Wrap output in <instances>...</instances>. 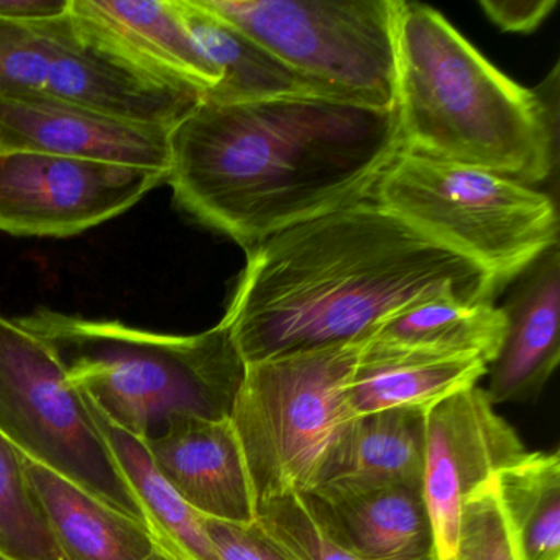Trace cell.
<instances>
[{"mask_svg": "<svg viewBox=\"0 0 560 560\" xmlns=\"http://www.w3.org/2000/svg\"><path fill=\"white\" fill-rule=\"evenodd\" d=\"M503 306L504 336L485 389L491 405L536 399L560 360L559 245L516 280Z\"/></svg>", "mask_w": 560, "mask_h": 560, "instance_id": "5bb4252c", "label": "cell"}, {"mask_svg": "<svg viewBox=\"0 0 560 560\" xmlns=\"http://www.w3.org/2000/svg\"><path fill=\"white\" fill-rule=\"evenodd\" d=\"M0 97H48L175 129L205 96L140 60L71 0L60 18L0 19Z\"/></svg>", "mask_w": 560, "mask_h": 560, "instance_id": "52a82bcc", "label": "cell"}, {"mask_svg": "<svg viewBox=\"0 0 560 560\" xmlns=\"http://www.w3.org/2000/svg\"><path fill=\"white\" fill-rule=\"evenodd\" d=\"M493 480L517 560H560L559 452H526Z\"/></svg>", "mask_w": 560, "mask_h": 560, "instance_id": "7402d4cb", "label": "cell"}, {"mask_svg": "<svg viewBox=\"0 0 560 560\" xmlns=\"http://www.w3.org/2000/svg\"><path fill=\"white\" fill-rule=\"evenodd\" d=\"M258 526L296 560H365L337 546L317 526L300 494L271 498L257 504ZM438 560V559H431Z\"/></svg>", "mask_w": 560, "mask_h": 560, "instance_id": "d4e9b609", "label": "cell"}, {"mask_svg": "<svg viewBox=\"0 0 560 560\" xmlns=\"http://www.w3.org/2000/svg\"><path fill=\"white\" fill-rule=\"evenodd\" d=\"M71 8V0H0V19L34 22L60 18Z\"/></svg>", "mask_w": 560, "mask_h": 560, "instance_id": "f1b7e54d", "label": "cell"}, {"mask_svg": "<svg viewBox=\"0 0 560 560\" xmlns=\"http://www.w3.org/2000/svg\"><path fill=\"white\" fill-rule=\"evenodd\" d=\"M15 320L54 352L90 405L142 441L176 418H229L247 366L222 323L166 336L51 310Z\"/></svg>", "mask_w": 560, "mask_h": 560, "instance_id": "277c9868", "label": "cell"}, {"mask_svg": "<svg viewBox=\"0 0 560 560\" xmlns=\"http://www.w3.org/2000/svg\"><path fill=\"white\" fill-rule=\"evenodd\" d=\"M173 129L48 97H0V152H35L165 173Z\"/></svg>", "mask_w": 560, "mask_h": 560, "instance_id": "7c38bea8", "label": "cell"}, {"mask_svg": "<svg viewBox=\"0 0 560 560\" xmlns=\"http://www.w3.org/2000/svg\"><path fill=\"white\" fill-rule=\"evenodd\" d=\"M452 560H517L493 478L464 501Z\"/></svg>", "mask_w": 560, "mask_h": 560, "instance_id": "484cf974", "label": "cell"}, {"mask_svg": "<svg viewBox=\"0 0 560 560\" xmlns=\"http://www.w3.org/2000/svg\"><path fill=\"white\" fill-rule=\"evenodd\" d=\"M327 97L396 109L399 0H199Z\"/></svg>", "mask_w": 560, "mask_h": 560, "instance_id": "ba28073f", "label": "cell"}, {"mask_svg": "<svg viewBox=\"0 0 560 560\" xmlns=\"http://www.w3.org/2000/svg\"><path fill=\"white\" fill-rule=\"evenodd\" d=\"M372 199L480 267L498 290L559 245V219L550 196L475 166L401 150Z\"/></svg>", "mask_w": 560, "mask_h": 560, "instance_id": "5b68a950", "label": "cell"}, {"mask_svg": "<svg viewBox=\"0 0 560 560\" xmlns=\"http://www.w3.org/2000/svg\"><path fill=\"white\" fill-rule=\"evenodd\" d=\"M205 526L219 560H296L278 546L257 521L232 524L205 517Z\"/></svg>", "mask_w": 560, "mask_h": 560, "instance_id": "4316f807", "label": "cell"}, {"mask_svg": "<svg viewBox=\"0 0 560 560\" xmlns=\"http://www.w3.org/2000/svg\"><path fill=\"white\" fill-rule=\"evenodd\" d=\"M247 254L221 320L245 363L365 342L434 298L483 303L500 293L480 267L373 199L278 232Z\"/></svg>", "mask_w": 560, "mask_h": 560, "instance_id": "7a4b0ae2", "label": "cell"}, {"mask_svg": "<svg viewBox=\"0 0 560 560\" xmlns=\"http://www.w3.org/2000/svg\"><path fill=\"white\" fill-rule=\"evenodd\" d=\"M300 498L329 539L362 559H435L421 488L320 485Z\"/></svg>", "mask_w": 560, "mask_h": 560, "instance_id": "9a60e30c", "label": "cell"}, {"mask_svg": "<svg viewBox=\"0 0 560 560\" xmlns=\"http://www.w3.org/2000/svg\"><path fill=\"white\" fill-rule=\"evenodd\" d=\"M362 343L247 363L232 406L255 501L319 485L355 412L349 383Z\"/></svg>", "mask_w": 560, "mask_h": 560, "instance_id": "8992f818", "label": "cell"}, {"mask_svg": "<svg viewBox=\"0 0 560 560\" xmlns=\"http://www.w3.org/2000/svg\"><path fill=\"white\" fill-rule=\"evenodd\" d=\"M25 475L65 560H147L152 529L24 457Z\"/></svg>", "mask_w": 560, "mask_h": 560, "instance_id": "e0dca14e", "label": "cell"}, {"mask_svg": "<svg viewBox=\"0 0 560 560\" xmlns=\"http://www.w3.org/2000/svg\"><path fill=\"white\" fill-rule=\"evenodd\" d=\"M165 173L35 152H0V232L73 237L124 214Z\"/></svg>", "mask_w": 560, "mask_h": 560, "instance_id": "30bf717a", "label": "cell"}, {"mask_svg": "<svg viewBox=\"0 0 560 560\" xmlns=\"http://www.w3.org/2000/svg\"><path fill=\"white\" fill-rule=\"evenodd\" d=\"M424 447L425 411L386 409L355 416L317 487L421 488Z\"/></svg>", "mask_w": 560, "mask_h": 560, "instance_id": "ac0fdd59", "label": "cell"}, {"mask_svg": "<svg viewBox=\"0 0 560 560\" xmlns=\"http://www.w3.org/2000/svg\"><path fill=\"white\" fill-rule=\"evenodd\" d=\"M155 536L156 546L152 556L147 560H196L195 557L189 556L188 552L182 549L178 544L170 540L168 537L163 536L159 530L152 529Z\"/></svg>", "mask_w": 560, "mask_h": 560, "instance_id": "f546056e", "label": "cell"}, {"mask_svg": "<svg viewBox=\"0 0 560 560\" xmlns=\"http://www.w3.org/2000/svg\"><path fill=\"white\" fill-rule=\"evenodd\" d=\"M176 5L196 44L221 77L205 100L234 104L288 96L327 97L316 84L206 9L199 0H176Z\"/></svg>", "mask_w": 560, "mask_h": 560, "instance_id": "d6986e66", "label": "cell"}, {"mask_svg": "<svg viewBox=\"0 0 560 560\" xmlns=\"http://www.w3.org/2000/svg\"><path fill=\"white\" fill-rule=\"evenodd\" d=\"M526 452L520 435L477 386L425 412L421 491L434 533L435 559H454L464 501Z\"/></svg>", "mask_w": 560, "mask_h": 560, "instance_id": "8fae6325", "label": "cell"}, {"mask_svg": "<svg viewBox=\"0 0 560 560\" xmlns=\"http://www.w3.org/2000/svg\"><path fill=\"white\" fill-rule=\"evenodd\" d=\"M556 0H481L485 15L500 31L533 34L556 9Z\"/></svg>", "mask_w": 560, "mask_h": 560, "instance_id": "83f0119b", "label": "cell"}, {"mask_svg": "<svg viewBox=\"0 0 560 560\" xmlns=\"http://www.w3.org/2000/svg\"><path fill=\"white\" fill-rule=\"evenodd\" d=\"M90 408L127 483L145 510L150 529L159 530L196 560H219L205 516L196 513L163 477L145 441L107 421L93 405Z\"/></svg>", "mask_w": 560, "mask_h": 560, "instance_id": "603a6c76", "label": "cell"}, {"mask_svg": "<svg viewBox=\"0 0 560 560\" xmlns=\"http://www.w3.org/2000/svg\"><path fill=\"white\" fill-rule=\"evenodd\" d=\"M490 366L474 357L418 352L365 340L349 383L355 416L386 409L428 412L439 402L477 386Z\"/></svg>", "mask_w": 560, "mask_h": 560, "instance_id": "2e32d148", "label": "cell"}, {"mask_svg": "<svg viewBox=\"0 0 560 560\" xmlns=\"http://www.w3.org/2000/svg\"><path fill=\"white\" fill-rule=\"evenodd\" d=\"M0 559L65 560L25 475L24 455L0 434Z\"/></svg>", "mask_w": 560, "mask_h": 560, "instance_id": "cb8c5ba5", "label": "cell"}, {"mask_svg": "<svg viewBox=\"0 0 560 560\" xmlns=\"http://www.w3.org/2000/svg\"><path fill=\"white\" fill-rule=\"evenodd\" d=\"M145 444L156 468L196 513L255 523L257 501L231 419L176 418Z\"/></svg>", "mask_w": 560, "mask_h": 560, "instance_id": "4fadbf2b", "label": "cell"}, {"mask_svg": "<svg viewBox=\"0 0 560 560\" xmlns=\"http://www.w3.org/2000/svg\"><path fill=\"white\" fill-rule=\"evenodd\" d=\"M170 143L176 205L245 250L369 201L402 150L398 110L324 96L202 97Z\"/></svg>", "mask_w": 560, "mask_h": 560, "instance_id": "6da1fadb", "label": "cell"}, {"mask_svg": "<svg viewBox=\"0 0 560 560\" xmlns=\"http://www.w3.org/2000/svg\"><path fill=\"white\" fill-rule=\"evenodd\" d=\"M0 560H4V559H0Z\"/></svg>", "mask_w": 560, "mask_h": 560, "instance_id": "4dcf8cb0", "label": "cell"}, {"mask_svg": "<svg viewBox=\"0 0 560 560\" xmlns=\"http://www.w3.org/2000/svg\"><path fill=\"white\" fill-rule=\"evenodd\" d=\"M0 434L28 460L149 526L145 510L83 393L40 339L4 316H0Z\"/></svg>", "mask_w": 560, "mask_h": 560, "instance_id": "9c48e42d", "label": "cell"}, {"mask_svg": "<svg viewBox=\"0 0 560 560\" xmlns=\"http://www.w3.org/2000/svg\"><path fill=\"white\" fill-rule=\"evenodd\" d=\"M396 110L402 150L533 186L556 166L546 94L491 65L441 12L399 0Z\"/></svg>", "mask_w": 560, "mask_h": 560, "instance_id": "3957f363", "label": "cell"}, {"mask_svg": "<svg viewBox=\"0 0 560 560\" xmlns=\"http://www.w3.org/2000/svg\"><path fill=\"white\" fill-rule=\"evenodd\" d=\"M503 336L504 316L493 301L465 303L441 296L386 320L370 340L438 355L474 357L490 366Z\"/></svg>", "mask_w": 560, "mask_h": 560, "instance_id": "44dd1931", "label": "cell"}, {"mask_svg": "<svg viewBox=\"0 0 560 560\" xmlns=\"http://www.w3.org/2000/svg\"><path fill=\"white\" fill-rule=\"evenodd\" d=\"M73 4L165 77L202 96L218 86L221 77L186 27L176 0H73Z\"/></svg>", "mask_w": 560, "mask_h": 560, "instance_id": "ffe728a7", "label": "cell"}]
</instances>
